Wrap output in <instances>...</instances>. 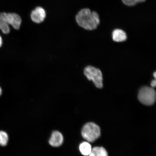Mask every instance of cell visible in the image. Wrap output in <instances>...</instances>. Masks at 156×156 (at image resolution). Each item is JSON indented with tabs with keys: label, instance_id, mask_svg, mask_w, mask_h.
Here are the masks:
<instances>
[{
	"label": "cell",
	"instance_id": "1",
	"mask_svg": "<svg viewBox=\"0 0 156 156\" xmlns=\"http://www.w3.org/2000/svg\"><path fill=\"white\" fill-rule=\"evenodd\" d=\"M76 20L80 27L88 30L96 29L100 23L98 14L88 9L80 11L76 16Z\"/></svg>",
	"mask_w": 156,
	"mask_h": 156
},
{
	"label": "cell",
	"instance_id": "2",
	"mask_svg": "<svg viewBox=\"0 0 156 156\" xmlns=\"http://www.w3.org/2000/svg\"><path fill=\"white\" fill-rule=\"evenodd\" d=\"M21 19L18 15L15 13H0V30L4 34L10 32L9 25L16 30L20 28Z\"/></svg>",
	"mask_w": 156,
	"mask_h": 156
},
{
	"label": "cell",
	"instance_id": "3",
	"mask_svg": "<svg viewBox=\"0 0 156 156\" xmlns=\"http://www.w3.org/2000/svg\"><path fill=\"white\" fill-rule=\"evenodd\" d=\"M82 135L89 142H94L101 135L99 127L93 122H88L85 125L82 130Z\"/></svg>",
	"mask_w": 156,
	"mask_h": 156
},
{
	"label": "cell",
	"instance_id": "4",
	"mask_svg": "<svg viewBox=\"0 0 156 156\" xmlns=\"http://www.w3.org/2000/svg\"><path fill=\"white\" fill-rule=\"evenodd\" d=\"M138 99L142 104L147 106L153 105L156 100V92L153 87H144L140 90Z\"/></svg>",
	"mask_w": 156,
	"mask_h": 156
},
{
	"label": "cell",
	"instance_id": "5",
	"mask_svg": "<svg viewBox=\"0 0 156 156\" xmlns=\"http://www.w3.org/2000/svg\"><path fill=\"white\" fill-rule=\"evenodd\" d=\"M84 73L89 81H92L98 88L103 87V77L102 72L98 68L93 66H88L86 67Z\"/></svg>",
	"mask_w": 156,
	"mask_h": 156
},
{
	"label": "cell",
	"instance_id": "6",
	"mask_svg": "<svg viewBox=\"0 0 156 156\" xmlns=\"http://www.w3.org/2000/svg\"><path fill=\"white\" fill-rule=\"evenodd\" d=\"M46 16V12L41 7H37L32 11L31 18L34 22L40 23L44 20Z\"/></svg>",
	"mask_w": 156,
	"mask_h": 156
},
{
	"label": "cell",
	"instance_id": "7",
	"mask_svg": "<svg viewBox=\"0 0 156 156\" xmlns=\"http://www.w3.org/2000/svg\"><path fill=\"white\" fill-rule=\"evenodd\" d=\"M63 140V136L61 133L58 131H54L52 134L49 143L53 147H57L62 145Z\"/></svg>",
	"mask_w": 156,
	"mask_h": 156
},
{
	"label": "cell",
	"instance_id": "8",
	"mask_svg": "<svg viewBox=\"0 0 156 156\" xmlns=\"http://www.w3.org/2000/svg\"><path fill=\"white\" fill-rule=\"evenodd\" d=\"M112 36L113 40L116 42L124 41L127 39L126 32L120 29H116L113 31Z\"/></svg>",
	"mask_w": 156,
	"mask_h": 156
},
{
	"label": "cell",
	"instance_id": "9",
	"mask_svg": "<svg viewBox=\"0 0 156 156\" xmlns=\"http://www.w3.org/2000/svg\"><path fill=\"white\" fill-rule=\"evenodd\" d=\"M89 156H108V155L104 147H95L92 149Z\"/></svg>",
	"mask_w": 156,
	"mask_h": 156
},
{
	"label": "cell",
	"instance_id": "10",
	"mask_svg": "<svg viewBox=\"0 0 156 156\" xmlns=\"http://www.w3.org/2000/svg\"><path fill=\"white\" fill-rule=\"evenodd\" d=\"M80 151L83 155L89 156L90 153L92 148L90 144L88 142H83L79 146Z\"/></svg>",
	"mask_w": 156,
	"mask_h": 156
},
{
	"label": "cell",
	"instance_id": "11",
	"mask_svg": "<svg viewBox=\"0 0 156 156\" xmlns=\"http://www.w3.org/2000/svg\"><path fill=\"white\" fill-rule=\"evenodd\" d=\"M9 141V136L7 133L0 131V145L2 146L7 145Z\"/></svg>",
	"mask_w": 156,
	"mask_h": 156
},
{
	"label": "cell",
	"instance_id": "12",
	"mask_svg": "<svg viewBox=\"0 0 156 156\" xmlns=\"http://www.w3.org/2000/svg\"><path fill=\"white\" fill-rule=\"evenodd\" d=\"M145 0H122L123 2L126 5L132 6L136 4L145 1Z\"/></svg>",
	"mask_w": 156,
	"mask_h": 156
},
{
	"label": "cell",
	"instance_id": "13",
	"mask_svg": "<svg viewBox=\"0 0 156 156\" xmlns=\"http://www.w3.org/2000/svg\"><path fill=\"white\" fill-rule=\"evenodd\" d=\"M156 85V80H153L152 81L151 83V86L152 87H155Z\"/></svg>",
	"mask_w": 156,
	"mask_h": 156
},
{
	"label": "cell",
	"instance_id": "14",
	"mask_svg": "<svg viewBox=\"0 0 156 156\" xmlns=\"http://www.w3.org/2000/svg\"><path fill=\"white\" fill-rule=\"evenodd\" d=\"M3 44V40L2 37L0 35V48L2 46Z\"/></svg>",
	"mask_w": 156,
	"mask_h": 156
},
{
	"label": "cell",
	"instance_id": "15",
	"mask_svg": "<svg viewBox=\"0 0 156 156\" xmlns=\"http://www.w3.org/2000/svg\"><path fill=\"white\" fill-rule=\"evenodd\" d=\"M2 89L1 87L0 86V97L2 95Z\"/></svg>",
	"mask_w": 156,
	"mask_h": 156
},
{
	"label": "cell",
	"instance_id": "16",
	"mask_svg": "<svg viewBox=\"0 0 156 156\" xmlns=\"http://www.w3.org/2000/svg\"><path fill=\"white\" fill-rule=\"evenodd\" d=\"M153 75H154V77L155 79H156V73L155 72H154V73Z\"/></svg>",
	"mask_w": 156,
	"mask_h": 156
}]
</instances>
